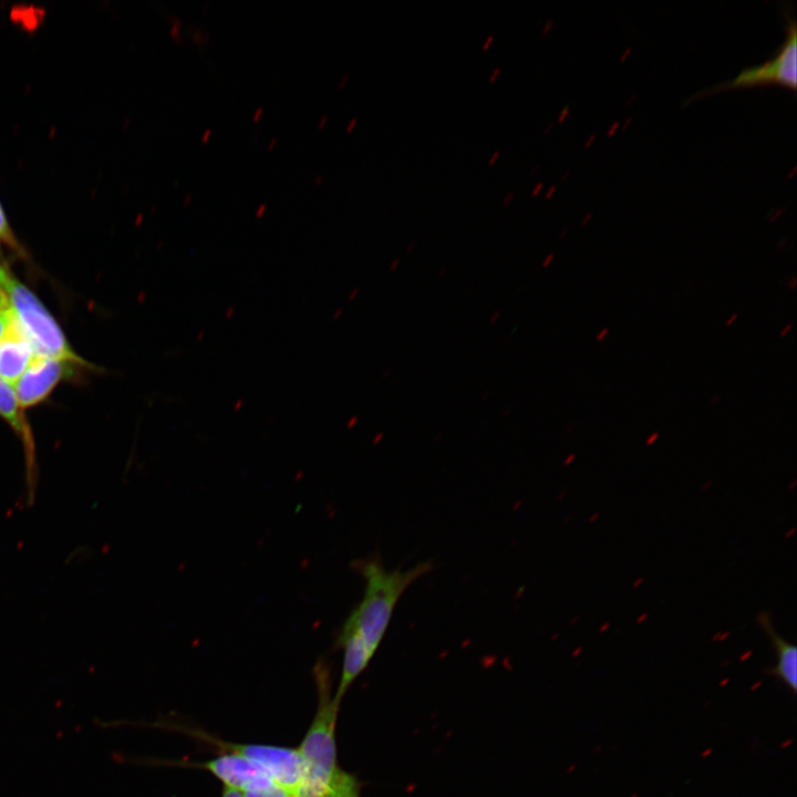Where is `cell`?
I'll use <instances>...</instances> for the list:
<instances>
[{
  "label": "cell",
  "mask_w": 797,
  "mask_h": 797,
  "mask_svg": "<svg viewBox=\"0 0 797 797\" xmlns=\"http://www.w3.org/2000/svg\"><path fill=\"white\" fill-rule=\"evenodd\" d=\"M0 244H6L9 247L15 248L17 241L10 230L3 209L0 205Z\"/></svg>",
  "instance_id": "cell-12"
},
{
  "label": "cell",
  "mask_w": 797,
  "mask_h": 797,
  "mask_svg": "<svg viewBox=\"0 0 797 797\" xmlns=\"http://www.w3.org/2000/svg\"><path fill=\"white\" fill-rule=\"evenodd\" d=\"M786 287L793 291L797 288V278L795 275L790 276L788 280L786 281Z\"/></svg>",
  "instance_id": "cell-17"
},
{
  "label": "cell",
  "mask_w": 797,
  "mask_h": 797,
  "mask_svg": "<svg viewBox=\"0 0 797 797\" xmlns=\"http://www.w3.org/2000/svg\"><path fill=\"white\" fill-rule=\"evenodd\" d=\"M415 245H416V242H415V241H412V242L406 247V253H410V252L414 249Z\"/></svg>",
  "instance_id": "cell-39"
},
{
  "label": "cell",
  "mask_w": 797,
  "mask_h": 797,
  "mask_svg": "<svg viewBox=\"0 0 797 797\" xmlns=\"http://www.w3.org/2000/svg\"><path fill=\"white\" fill-rule=\"evenodd\" d=\"M356 122H358L356 117L351 118L345 126V131L351 132L355 127Z\"/></svg>",
  "instance_id": "cell-23"
},
{
  "label": "cell",
  "mask_w": 797,
  "mask_h": 797,
  "mask_svg": "<svg viewBox=\"0 0 797 797\" xmlns=\"http://www.w3.org/2000/svg\"><path fill=\"white\" fill-rule=\"evenodd\" d=\"M541 185H542V184H538V185H537V187L532 190V195H535V194L538 192V189L541 187Z\"/></svg>",
  "instance_id": "cell-41"
},
{
  "label": "cell",
  "mask_w": 797,
  "mask_h": 797,
  "mask_svg": "<svg viewBox=\"0 0 797 797\" xmlns=\"http://www.w3.org/2000/svg\"><path fill=\"white\" fill-rule=\"evenodd\" d=\"M313 676L318 706L298 747L303 774L293 797H361V782L344 770L338 759L335 731L340 702L332 694L329 665L319 660Z\"/></svg>",
  "instance_id": "cell-1"
},
{
  "label": "cell",
  "mask_w": 797,
  "mask_h": 797,
  "mask_svg": "<svg viewBox=\"0 0 797 797\" xmlns=\"http://www.w3.org/2000/svg\"><path fill=\"white\" fill-rule=\"evenodd\" d=\"M791 330H793V324H791V323H787L786 325H784V327L780 329V331H779V333H778V337H779V338H785V337H787V335L790 333Z\"/></svg>",
  "instance_id": "cell-18"
},
{
  "label": "cell",
  "mask_w": 797,
  "mask_h": 797,
  "mask_svg": "<svg viewBox=\"0 0 797 797\" xmlns=\"http://www.w3.org/2000/svg\"><path fill=\"white\" fill-rule=\"evenodd\" d=\"M7 275H8V271L3 267L0 266V284Z\"/></svg>",
  "instance_id": "cell-37"
},
{
  "label": "cell",
  "mask_w": 797,
  "mask_h": 797,
  "mask_svg": "<svg viewBox=\"0 0 797 797\" xmlns=\"http://www.w3.org/2000/svg\"><path fill=\"white\" fill-rule=\"evenodd\" d=\"M514 196H515V192L514 190L509 192L503 200L504 205H508L510 203V200L514 198Z\"/></svg>",
  "instance_id": "cell-31"
},
{
  "label": "cell",
  "mask_w": 797,
  "mask_h": 797,
  "mask_svg": "<svg viewBox=\"0 0 797 797\" xmlns=\"http://www.w3.org/2000/svg\"><path fill=\"white\" fill-rule=\"evenodd\" d=\"M608 334H609V329H608V328H602V329L597 333L594 340H596L597 342H602Z\"/></svg>",
  "instance_id": "cell-19"
},
{
  "label": "cell",
  "mask_w": 797,
  "mask_h": 797,
  "mask_svg": "<svg viewBox=\"0 0 797 797\" xmlns=\"http://www.w3.org/2000/svg\"><path fill=\"white\" fill-rule=\"evenodd\" d=\"M15 324V318L11 307L9 306L0 312V342L6 338Z\"/></svg>",
  "instance_id": "cell-11"
},
{
  "label": "cell",
  "mask_w": 797,
  "mask_h": 797,
  "mask_svg": "<svg viewBox=\"0 0 797 797\" xmlns=\"http://www.w3.org/2000/svg\"><path fill=\"white\" fill-rule=\"evenodd\" d=\"M195 735L219 747L222 752L234 753L261 768L269 778L289 797L297 793L303 774L302 758L298 747L267 744H238L215 738L206 733Z\"/></svg>",
  "instance_id": "cell-4"
},
{
  "label": "cell",
  "mask_w": 797,
  "mask_h": 797,
  "mask_svg": "<svg viewBox=\"0 0 797 797\" xmlns=\"http://www.w3.org/2000/svg\"><path fill=\"white\" fill-rule=\"evenodd\" d=\"M322 182H323V176H322L321 174L314 175V177H313V183H314L315 185H321Z\"/></svg>",
  "instance_id": "cell-35"
},
{
  "label": "cell",
  "mask_w": 797,
  "mask_h": 797,
  "mask_svg": "<svg viewBox=\"0 0 797 797\" xmlns=\"http://www.w3.org/2000/svg\"><path fill=\"white\" fill-rule=\"evenodd\" d=\"M757 623L772 642L776 653V665L769 669L768 673L795 693L797 689V646L776 632L769 613L759 612Z\"/></svg>",
  "instance_id": "cell-9"
},
{
  "label": "cell",
  "mask_w": 797,
  "mask_h": 797,
  "mask_svg": "<svg viewBox=\"0 0 797 797\" xmlns=\"http://www.w3.org/2000/svg\"><path fill=\"white\" fill-rule=\"evenodd\" d=\"M267 210V204L262 203L256 209V216H261Z\"/></svg>",
  "instance_id": "cell-27"
},
{
  "label": "cell",
  "mask_w": 797,
  "mask_h": 797,
  "mask_svg": "<svg viewBox=\"0 0 797 797\" xmlns=\"http://www.w3.org/2000/svg\"><path fill=\"white\" fill-rule=\"evenodd\" d=\"M263 114V107H257L255 112L252 113V121L257 122L261 118Z\"/></svg>",
  "instance_id": "cell-21"
},
{
  "label": "cell",
  "mask_w": 797,
  "mask_h": 797,
  "mask_svg": "<svg viewBox=\"0 0 797 797\" xmlns=\"http://www.w3.org/2000/svg\"><path fill=\"white\" fill-rule=\"evenodd\" d=\"M328 120H329V116L327 114L322 115L318 122V127L319 128L323 127L325 125V123L328 122Z\"/></svg>",
  "instance_id": "cell-32"
},
{
  "label": "cell",
  "mask_w": 797,
  "mask_h": 797,
  "mask_svg": "<svg viewBox=\"0 0 797 797\" xmlns=\"http://www.w3.org/2000/svg\"><path fill=\"white\" fill-rule=\"evenodd\" d=\"M765 83H779L791 89L797 84V32L796 21L789 20L786 38L774 56L764 63L743 69L735 77L720 82L710 89L698 91L694 97L712 92L751 86Z\"/></svg>",
  "instance_id": "cell-5"
},
{
  "label": "cell",
  "mask_w": 797,
  "mask_h": 797,
  "mask_svg": "<svg viewBox=\"0 0 797 797\" xmlns=\"http://www.w3.org/2000/svg\"><path fill=\"white\" fill-rule=\"evenodd\" d=\"M72 362L37 356L20 379L14 383V392L21 407L32 406L53 390L70 372Z\"/></svg>",
  "instance_id": "cell-7"
},
{
  "label": "cell",
  "mask_w": 797,
  "mask_h": 797,
  "mask_svg": "<svg viewBox=\"0 0 797 797\" xmlns=\"http://www.w3.org/2000/svg\"><path fill=\"white\" fill-rule=\"evenodd\" d=\"M180 27H182L180 20L178 18H174L170 23L169 33L173 37V39L178 43L183 42L182 37H180Z\"/></svg>",
  "instance_id": "cell-14"
},
{
  "label": "cell",
  "mask_w": 797,
  "mask_h": 797,
  "mask_svg": "<svg viewBox=\"0 0 797 797\" xmlns=\"http://www.w3.org/2000/svg\"><path fill=\"white\" fill-rule=\"evenodd\" d=\"M493 39H494V34H489V35L487 37L486 41H485L484 44H483V49H484V50H487V49H488V46H489L490 42L493 41Z\"/></svg>",
  "instance_id": "cell-33"
},
{
  "label": "cell",
  "mask_w": 797,
  "mask_h": 797,
  "mask_svg": "<svg viewBox=\"0 0 797 797\" xmlns=\"http://www.w3.org/2000/svg\"><path fill=\"white\" fill-rule=\"evenodd\" d=\"M400 263H401V259H400V258H395V259L390 263V267H389L390 271L396 270V269L398 268Z\"/></svg>",
  "instance_id": "cell-25"
},
{
  "label": "cell",
  "mask_w": 797,
  "mask_h": 797,
  "mask_svg": "<svg viewBox=\"0 0 797 797\" xmlns=\"http://www.w3.org/2000/svg\"><path fill=\"white\" fill-rule=\"evenodd\" d=\"M187 766L209 772L222 783L225 788L240 794L276 785L261 768L234 753L224 752L209 760L187 764Z\"/></svg>",
  "instance_id": "cell-6"
},
{
  "label": "cell",
  "mask_w": 797,
  "mask_h": 797,
  "mask_svg": "<svg viewBox=\"0 0 797 797\" xmlns=\"http://www.w3.org/2000/svg\"><path fill=\"white\" fill-rule=\"evenodd\" d=\"M192 199H193V195H192V194H187V195L184 197V200H183L184 205H188V204L192 201Z\"/></svg>",
  "instance_id": "cell-38"
},
{
  "label": "cell",
  "mask_w": 797,
  "mask_h": 797,
  "mask_svg": "<svg viewBox=\"0 0 797 797\" xmlns=\"http://www.w3.org/2000/svg\"><path fill=\"white\" fill-rule=\"evenodd\" d=\"M220 797H242V795L238 791H235L232 789L225 788L222 789Z\"/></svg>",
  "instance_id": "cell-16"
},
{
  "label": "cell",
  "mask_w": 797,
  "mask_h": 797,
  "mask_svg": "<svg viewBox=\"0 0 797 797\" xmlns=\"http://www.w3.org/2000/svg\"><path fill=\"white\" fill-rule=\"evenodd\" d=\"M354 568L365 581L362 600L351 611L343 627L352 630L374 656L403 593L433 569L423 561L407 569L387 570L379 559L354 561Z\"/></svg>",
  "instance_id": "cell-2"
},
{
  "label": "cell",
  "mask_w": 797,
  "mask_h": 797,
  "mask_svg": "<svg viewBox=\"0 0 797 797\" xmlns=\"http://www.w3.org/2000/svg\"><path fill=\"white\" fill-rule=\"evenodd\" d=\"M356 294H358V289H355L354 291H352L351 299H352L353 297H355Z\"/></svg>",
  "instance_id": "cell-44"
},
{
  "label": "cell",
  "mask_w": 797,
  "mask_h": 797,
  "mask_svg": "<svg viewBox=\"0 0 797 797\" xmlns=\"http://www.w3.org/2000/svg\"><path fill=\"white\" fill-rule=\"evenodd\" d=\"M384 372H385V373L382 375V377H385L386 375H389L390 370H385Z\"/></svg>",
  "instance_id": "cell-45"
},
{
  "label": "cell",
  "mask_w": 797,
  "mask_h": 797,
  "mask_svg": "<svg viewBox=\"0 0 797 797\" xmlns=\"http://www.w3.org/2000/svg\"><path fill=\"white\" fill-rule=\"evenodd\" d=\"M737 318H738V313H737V312L732 313V314L726 319V321H725V327H731V325H733V324L736 322Z\"/></svg>",
  "instance_id": "cell-20"
},
{
  "label": "cell",
  "mask_w": 797,
  "mask_h": 797,
  "mask_svg": "<svg viewBox=\"0 0 797 797\" xmlns=\"http://www.w3.org/2000/svg\"><path fill=\"white\" fill-rule=\"evenodd\" d=\"M509 411H510L509 408H507V410H504V411H503V413H501V414H503V416H508V414H509Z\"/></svg>",
  "instance_id": "cell-43"
},
{
  "label": "cell",
  "mask_w": 797,
  "mask_h": 797,
  "mask_svg": "<svg viewBox=\"0 0 797 797\" xmlns=\"http://www.w3.org/2000/svg\"><path fill=\"white\" fill-rule=\"evenodd\" d=\"M499 317H500V312H499V311H495V312L490 315V318H489V323H490V324L496 323V322L498 321Z\"/></svg>",
  "instance_id": "cell-29"
},
{
  "label": "cell",
  "mask_w": 797,
  "mask_h": 797,
  "mask_svg": "<svg viewBox=\"0 0 797 797\" xmlns=\"http://www.w3.org/2000/svg\"><path fill=\"white\" fill-rule=\"evenodd\" d=\"M499 72H500V68L498 66L493 71V74L489 76V82H494L496 80V77L498 76Z\"/></svg>",
  "instance_id": "cell-34"
},
{
  "label": "cell",
  "mask_w": 797,
  "mask_h": 797,
  "mask_svg": "<svg viewBox=\"0 0 797 797\" xmlns=\"http://www.w3.org/2000/svg\"><path fill=\"white\" fill-rule=\"evenodd\" d=\"M720 402H721V395H720V394H713V395L708 398V403H710L711 405H716V404H718Z\"/></svg>",
  "instance_id": "cell-24"
},
{
  "label": "cell",
  "mask_w": 797,
  "mask_h": 797,
  "mask_svg": "<svg viewBox=\"0 0 797 797\" xmlns=\"http://www.w3.org/2000/svg\"><path fill=\"white\" fill-rule=\"evenodd\" d=\"M552 260H553V253L548 255L541 263L542 268H548L551 265Z\"/></svg>",
  "instance_id": "cell-22"
},
{
  "label": "cell",
  "mask_w": 797,
  "mask_h": 797,
  "mask_svg": "<svg viewBox=\"0 0 797 797\" xmlns=\"http://www.w3.org/2000/svg\"><path fill=\"white\" fill-rule=\"evenodd\" d=\"M242 797H289V795L277 785L266 789L241 794Z\"/></svg>",
  "instance_id": "cell-13"
},
{
  "label": "cell",
  "mask_w": 797,
  "mask_h": 797,
  "mask_svg": "<svg viewBox=\"0 0 797 797\" xmlns=\"http://www.w3.org/2000/svg\"><path fill=\"white\" fill-rule=\"evenodd\" d=\"M37 356L15 320L13 328L0 342V377L14 385Z\"/></svg>",
  "instance_id": "cell-8"
},
{
  "label": "cell",
  "mask_w": 797,
  "mask_h": 797,
  "mask_svg": "<svg viewBox=\"0 0 797 797\" xmlns=\"http://www.w3.org/2000/svg\"><path fill=\"white\" fill-rule=\"evenodd\" d=\"M20 407L21 406L19 405L15 392L13 391L11 385L0 377V415L10 423L12 428L20 435L25 445L28 469L30 476V473L34 470L33 442L29 427L20 411Z\"/></svg>",
  "instance_id": "cell-10"
},
{
  "label": "cell",
  "mask_w": 797,
  "mask_h": 797,
  "mask_svg": "<svg viewBox=\"0 0 797 797\" xmlns=\"http://www.w3.org/2000/svg\"><path fill=\"white\" fill-rule=\"evenodd\" d=\"M445 272H446V269H445V268H442V269L437 272V279L443 278L444 275H445Z\"/></svg>",
  "instance_id": "cell-40"
},
{
  "label": "cell",
  "mask_w": 797,
  "mask_h": 797,
  "mask_svg": "<svg viewBox=\"0 0 797 797\" xmlns=\"http://www.w3.org/2000/svg\"><path fill=\"white\" fill-rule=\"evenodd\" d=\"M348 79H349V74H348V73H344V74L341 76V79H340V81H339V83H338V87H339V89L343 87L344 84L348 82Z\"/></svg>",
  "instance_id": "cell-28"
},
{
  "label": "cell",
  "mask_w": 797,
  "mask_h": 797,
  "mask_svg": "<svg viewBox=\"0 0 797 797\" xmlns=\"http://www.w3.org/2000/svg\"><path fill=\"white\" fill-rule=\"evenodd\" d=\"M6 292L17 323L38 356L85 364L70 348L55 320L39 299L8 272L0 284Z\"/></svg>",
  "instance_id": "cell-3"
},
{
  "label": "cell",
  "mask_w": 797,
  "mask_h": 797,
  "mask_svg": "<svg viewBox=\"0 0 797 797\" xmlns=\"http://www.w3.org/2000/svg\"><path fill=\"white\" fill-rule=\"evenodd\" d=\"M211 132H213L211 128H206V130L201 133V142H207V141L209 139L210 135H211Z\"/></svg>",
  "instance_id": "cell-26"
},
{
  "label": "cell",
  "mask_w": 797,
  "mask_h": 797,
  "mask_svg": "<svg viewBox=\"0 0 797 797\" xmlns=\"http://www.w3.org/2000/svg\"><path fill=\"white\" fill-rule=\"evenodd\" d=\"M498 156H499V149H496V152L489 158L488 164L495 163Z\"/></svg>",
  "instance_id": "cell-36"
},
{
  "label": "cell",
  "mask_w": 797,
  "mask_h": 797,
  "mask_svg": "<svg viewBox=\"0 0 797 797\" xmlns=\"http://www.w3.org/2000/svg\"><path fill=\"white\" fill-rule=\"evenodd\" d=\"M277 143H278V137H272V138H270V141H269L268 144H267V148H268L269 151L273 149L275 146L277 145Z\"/></svg>",
  "instance_id": "cell-30"
},
{
  "label": "cell",
  "mask_w": 797,
  "mask_h": 797,
  "mask_svg": "<svg viewBox=\"0 0 797 797\" xmlns=\"http://www.w3.org/2000/svg\"><path fill=\"white\" fill-rule=\"evenodd\" d=\"M489 393H490V391H489V390L485 392V394L483 395V401H485V400H486V397H488Z\"/></svg>",
  "instance_id": "cell-42"
},
{
  "label": "cell",
  "mask_w": 797,
  "mask_h": 797,
  "mask_svg": "<svg viewBox=\"0 0 797 797\" xmlns=\"http://www.w3.org/2000/svg\"><path fill=\"white\" fill-rule=\"evenodd\" d=\"M10 304H9L8 297H7L6 292L0 288V312L2 310H4L6 308H8Z\"/></svg>",
  "instance_id": "cell-15"
}]
</instances>
